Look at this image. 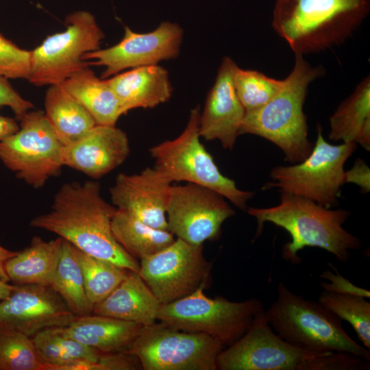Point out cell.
Listing matches in <instances>:
<instances>
[{
  "label": "cell",
  "mask_w": 370,
  "mask_h": 370,
  "mask_svg": "<svg viewBox=\"0 0 370 370\" xmlns=\"http://www.w3.org/2000/svg\"><path fill=\"white\" fill-rule=\"evenodd\" d=\"M116 208L100 194L98 182L64 184L51 210L30 222L34 227L55 233L92 256L139 272L140 263L114 238L111 221Z\"/></svg>",
  "instance_id": "obj_1"
},
{
  "label": "cell",
  "mask_w": 370,
  "mask_h": 370,
  "mask_svg": "<svg viewBox=\"0 0 370 370\" xmlns=\"http://www.w3.org/2000/svg\"><path fill=\"white\" fill-rule=\"evenodd\" d=\"M32 338L42 362V370H56L69 362L57 340L54 327L44 329Z\"/></svg>",
  "instance_id": "obj_34"
},
{
  "label": "cell",
  "mask_w": 370,
  "mask_h": 370,
  "mask_svg": "<svg viewBox=\"0 0 370 370\" xmlns=\"http://www.w3.org/2000/svg\"><path fill=\"white\" fill-rule=\"evenodd\" d=\"M320 276L330 281V282H322L321 283V286L324 291L338 294L358 295L367 299L370 297L369 291L356 286L337 271L334 273L326 270Z\"/></svg>",
  "instance_id": "obj_35"
},
{
  "label": "cell",
  "mask_w": 370,
  "mask_h": 370,
  "mask_svg": "<svg viewBox=\"0 0 370 370\" xmlns=\"http://www.w3.org/2000/svg\"><path fill=\"white\" fill-rule=\"evenodd\" d=\"M210 269L203 245L177 238L164 249L140 260L138 273L160 303L166 304L205 287Z\"/></svg>",
  "instance_id": "obj_13"
},
{
  "label": "cell",
  "mask_w": 370,
  "mask_h": 370,
  "mask_svg": "<svg viewBox=\"0 0 370 370\" xmlns=\"http://www.w3.org/2000/svg\"><path fill=\"white\" fill-rule=\"evenodd\" d=\"M45 106V114L64 145L76 142L97 125L86 109L60 84L50 85Z\"/></svg>",
  "instance_id": "obj_26"
},
{
  "label": "cell",
  "mask_w": 370,
  "mask_h": 370,
  "mask_svg": "<svg viewBox=\"0 0 370 370\" xmlns=\"http://www.w3.org/2000/svg\"><path fill=\"white\" fill-rule=\"evenodd\" d=\"M105 79L123 114L135 108H154L169 100L173 92L168 71L158 64L131 69Z\"/></svg>",
  "instance_id": "obj_20"
},
{
  "label": "cell",
  "mask_w": 370,
  "mask_h": 370,
  "mask_svg": "<svg viewBox=\"0 0 370 370\" xmlns=\"http://www.w3.org/2000/svg\"><path fill=\"white\" fill-rule=\"evenodd\" d=\"M8 106L18 119L33 108V104L23 98L10 82L0 76V107Z\"/></svg>",
  "instance_id": "obj_36"
},
{
  "label": "cell",
  "mask_w": 370,
  "mask_h": 370,
  "mask_svg": "<svg viewBox=\"0 0 370 370\" xmlns=\"http://www.w3.org/2000/svg\"><path fill=\"white\" fill-rule=\"evenodd\" d=\"M225 347L208 334L155 322L142 327L126 352L137 357L144 370H216Z\"/></svg>",
  "instance_id": "obj_10"
},
{
  "label": "cell",
  "mask_w": 370,
  "mask_h": 370,
  "mask_svg": "<svg viewBox=\"0 0 370 370\" xmlns=\"http://www.w3.org/2000/svg\"><path fill=\"white\" fill-rule=\"evenodd\" d=\"M19 129L16 121L0 114V141L14 134Z\"/></svg>",
  "instance_id": "obj_39"
},
{
  "label": "cell",
  "mask_w": 370,
  "mask_h": 370,
  "mask_svg": "<svg viewBox=\"0 0 370 370\" xmlns=\"http://www.w3.org/2000/svg\"><path fill=\"white\" fill-rule=\"evenodd\" d=\"M234 214L225 197L210 188L193 183L171 187L167 230L190 244L217 239L222 224Z\"/></svg>",
  "instance_id": "obj_14"
},
{
  "label": "cell",
  "mask_w": 370,
  "mask_h": 370,
  "mask_svg": "<svg viewBox=\"0 0 370 370\" xmlns=\"http://www.w3.org/2000/svg\"><path fill=\"white\" fill-rule=\"evenodd\" d=\"M369 12L370 0H275L271 25L304 56L345 42Z\"/></svg>",
  "instance_id": "obj_2"
},
{
  "label": "cell",
  "mask_w": 370,
  "mask_h": 370,
  "mask_svg": "<svg viewBox=\"0 0 370 370\" xmlns=\"http://www.w3.org/2000/svg\"><path fill=\"white\" fill-rule=\"evenodd\" d=\"M76 317L91 314L93 306L84 287L82 272L73 245L62 238L58 264L50 286Z\"/></svg>",
  "instance_id": "obj_28"
},
{
  "label": "cell",
  "mask_w": 370,
  "mask_h": 370,
  "mask_svg": "<svg viewBox=\"0 0 370 370\" xmlns=\"http://www.w3.org/2000/svg\"><path fill=\"white\" fill-rule=\"evenodd\" d=\"M15 288V285H11L0 279V301L7 298Z\"/></svg>",
  "instance_id": "obj_41"
},
{
  "label": "cell",
  "mask_w": 370,
  "mask_h": 370,
  "mask_svg": "<svg viewBox=\"0 0 370 370\" xmlns=\"http://www.w3.org/2000/svg\"><path fill=\"white\" fill-rule=\"evenodd\" d=\"M130 153L125 132L115 125H96L76 142L64 146L62 162L97 179L123 164Z\"/></svg>",
  "instance_id": "obj_19"
},
{
  "label": "cell",
  "mask_w": 370,
  "mask_h": 370,
  "mask_svg": "<svg viewBox=\"0 0 370 370\" xmlns=\"http://www.w3.org/2000/svg\"><path fill=\"white\" fill-rule=\"evenodd\" d=\"M265 310V309H264ZM264 310L247 331L224 348L217 358L221 370H367L369 361L343 352H314L295 346L277 334Z\"/></svg>",
  "instance_id": "obj_4"
},
{
  "label": "cell",
  "mask_w": 370,
  "mask_h": 370,
  "mask_svg": "<svg viewBox=\"0 0 370 370\" xmlns=\"http://www.w3.org/2000/svg\"><path fill=\"white\" fill-rule=\"evenodd\" d=\"M1 370H42L33 340L20 332L0 328Z\"/></svg>",
  "instance_id": "obj_32"
},
{
  "label": "cell",
  "mask_w": 370,
  "mask_h": 370,
  "mask_svg": "<svg viewBox=\"0 0 370 370\" xmlns=\"http://www.w3.org/2000/svg\"><path fill=\"white\" fill-rule=\"evenodd\" d=\"M143 325L110 317H77L65 333L81 343L103 353L126 352Z\"/></svg>",
  "instance_id": "obj_22"
},
{
  "label": "cell",
  "mask_w": 370,
  "mask_h": 370,
  "mask_svg": "<svg viewBox=\"0 0 370 370\" xmlns=\"http://www.w3.org/2000/svg\"><path fill=\"white\" fill-rule=\"evenodd\" d=\"M319 303L341 321L348 322L364 347L370 348V302L363 297L323 291Z\"/></svg>",
  "instance_id": "obj_30"
},
{
  "label": "cell",
  "mask_w": 370,
  "mask_h": 370,
  "mask_svg": "<svg viewBox=\"0 0 370 370\" xmlns=\"http://www.w3.org/2000/svg\"><path fill=\"white\" fill-rule=\"evenodd\" d=\"M234 88L246 112L256 110L271 100L283 87L284 79H277L258 71L235 66Z\"/></svg>",
  "instance_id": "obj_31"
},
{
  "label": "cell",
  "mask_w": 370,
  "mask_h": 370,
  "mask_svg": "<svg viewBox=\"0 0 370 370\" xmlns=\"http://www.w3.org/2000/svg\"><path fill=\"white\" fill-rule=\"evenodd\" d=\"M354 183L362 193L370 190V169L367 164L358 158L353 167L344 173V183Z\"/></svg>",
  "instance_id": "obj_38"
},
{
  "label": "cell",
  "mask_w": 370,
  "mask_h": 370,
  "mask_svg": "<svg viewBox=\"0 0 370 370\" xmlns=\"http://www.w3.org/2000/svg\"><path fill=\"white\" fill-rule=\"evenodd\" d=\"M160 306L139 273L129 270L119 286L93 306L92 313L146 326L156 322Z\"/></svg>",
  "instance_id": "obj_21"
},
{
  "label": "cell",
  "mask_w": 370,
  "mask_h": 370,
  "mask_svg": "<svg viewBox=\"0 0 370 370\" xmlns=\"http://www.w3.org/2000/svg\"><path fill=\"white\" fill-rule=\"evenodd\" d=\"M0 370H1V368H0Z\"/></svg>",
  "instance_id": "obj_42"
},
{
  "label": "cell",
  "mask_w": 370,
  "mask_h": 370,
  "mask_svg": "<svg viewBox=\"0 0 370 370\" xmlns=\"http://www.w3.org/2000/svg\"><path fill=\"white\" fill-rule=\"evenodd\" d=\"M329 138L370 149V77L366 76L329 119Z\"/></svg>",
  "instance_id": "obj_23"
},
{
  "label": "cell",
  "mask_w": 370,
  "mask_h": 370,
  "mask_svg": "<svg viewBox=\"0 0 370 370\" xmlns=\"http://www.w3.org/2000/svg\"><path fill=\"white\" fill-rule=\"evenodd\" d=\"M295 57L283 87L263 106L247 112L240 130V134H251L271 141L292 163L304 160L312 149L303 108L310 84L324 75L322 66H312L302 55Z\"/></svg>",
  "instance_id": "obj_5"
},
{
  "label": "cell",
  "mask_w": 370,
  "mask_h": 370,
  "mask_svg": "<svg viewBox=\"0 0 370 370\" xmlns=\"http://www.w3.org/2000/svg\"><path fill=\"white\" fill-rule=\"evenodd\" d=\"M18 119L19 129L0 141V160L18 178L40 188L64 166V145L44 112L28 111Z\"/></svg>",
  "instance_id": "obj_12"
},
{
  "label": "cell",
  "mask_w": 370,
  "mask_h": 370,
  "mask_svg": "<svg viewBox=\"0 0 370 370\" xmlns=\"http://www.w3.org/2000/svg\"><path fill=\"white\" fill-rule=\"evenodd\" d=\"M236 65L231 58H223L200 112L199 125L200 137L207 140H218L224 149L230 150L241 135L246 114L234 85L233 74Z\"/></svg>",
  "instance_id": "obj_18"
},
{
  "label": "cell",
  "mask_w": 370,
  "mask_h": 370,
  "mask_svg": "<svg viewBox=\"0 0 370 370\" xmlns=\"http://www.w3.org/2000/svg\"><path fill=\"white\" fill-rule=\"evenodd\" d=\"M30 51L18 47L0 33V76L28 79Z\"/></svg>",
  "instance_id": "obj_33"
},
{
  "label": "cell",
  "mask_w": 370,
  "mask_h": 370,
  "mask_svg": "<svg viewBox=\"0 0 370 370\" xmlns=\"http://www.w3.org/2000/svg\"><path fill=\"white\" fill-rule=\"evenodd\" d=\"M247 212L257 221L256 237L266 222L289 233L291 240L284 245L282 256L293 264L301 262L297 253L306 247L325 249L341 262L348 260L350 251L360 247V241L343 227L350 214L343 209L331 210L306 198L282 193L278 206L249 208Z\"/></svg>",
  "instance_id": "obj_3"
},
{
  "label": "cell",
  "mask_w": 370,
  "mask_h": 370,
  "mask_svg": "<svg viewBox=\"0 0 370 370\" xmlns=\"http://www.w3.org/2000/svg\"><path fill=\"white\" fill-rule=\"evenodd\" d=\"M111 227L116 241L136 259L151 256L175 241L169 230L149 226L116 208Z\"/></svg>",
  "instance_id": "obj_27"
},
{
  "label": "cell",
  "mask_w": 370,
  "mask_h": 370,
  "mask_svg": "<svg viewBox=\"0 0 370 370\" xmlns=\"http://www.w3.org/2000/svg\"><path fill=\"white\" fill-rule=\"evenodd\" d=\"M97 362L99 370H134L142 369L137 357L127 352L102 353Z\"/></svg>",
  "instance_id": "obj_37"
},
{
  "label": "cell",
  "mask_w": 370,
  "mask_h": 370,
  "mask_svg": "<svg viewBox=\"0 0 370 370\" xmlns=\"http://www.w3.org/2000/svg\"><path fill=\"white\" fill-rule=\"evenodd\" d=\"M87 297L94 306L108 297L125 278L128 269L88 255L73 245Z\"/></svg>",
  "instance_id": "obj_29"
},
{
  "label": "cell",
  "mask_w": 370,
  "mask_h": 370,
  "mask_svg": "<svg viewBox=\"0 0 370 370\" xmlns=\"http://www.w3.org/2000/svg\"><path fill=\"white\" fill-rule=\"evenodd\" d=\"M200 287L192 294L173 302L161 304L157 320L180 330L203 333L228 347L249 328L264 308L256 299L232 301L221 297L214 299Z\"/></svg>",
  "instance_id": "obj_8"
},
{
  "label": "cell",
  "mask_w": 370,
  "mask_h": 370,
  "mask_svg": "<svg viewBox=\"0 0 370 370\" xmlns=\"http://www.w3.org/2000/svg\"><path fill=\"white\" fill-rule=\"evenodd\" d=\"M356 147L352 143L337 145L328 143L319 124L310 154L297 164L273 168L271 180L262 189L275 188L281 193L302 197L330 208L338 203L344 184V165Z\"/></svg>",
  "instance_id": "obj_9"
},
{
  "label": "cell",
  "mask_w": 370,
  "mask_h": 370,
  "mask_svg": "<svg viewBox=\"0 0 370 370\" xmlns=\"http://www.w3.org/2000/svg\"><path fill=\"white\" fill-rule=\"evenodd\" d=\"M60 84L86 109L97 125L114 126L123 114L106 79L98 78L88 66L75 72Z\"/></svg>",
  "instance_id": "obj_24"
},
{
  "label": "cell",
  "mask_w": 370,
  "mask_h": 370,
  "mask_svg": "<svg viewBox=\"0 0 370 370\" xmlns=\"http://www.w3.org/2000/svg\"><path fill=\"white\" fill-rule=\"evenodd\" d=\"M16 251L8 250L0 245V279L5 282L10 281L4 268L7 260L14 256Z\"/></svg>",
  "instance_id": "obj_40"
},
{
  "label": "cell",
  "mask_w": 370,
  "mask_h": 370,
  "mask_svg": "<svg viewBox=\"0 0 370 370\" xmlns=\"http://www.w3.org/2000/svg\"><path fill=\"white\" fill-rule=\"evenodd\" d=\"M171 182L158 170L119 173L110 188L116 208L153 227L167 230L166 207Z\"/></svg>",
  "instance_id": "obj_17"
},
{
  "label": "cell",
  "mask_w": 370,
  "mask_h": 370,
  "mask_svg": "<svg viewBox=\"0 0 370 370\" xmlns=\"http://www.w3.org/2000/svg\"><path fill=\"white\" fill-rule=\"evenodd\" d=\"M76 317L49 286L15 284L12 293L0 301V328L29 337L48 328L67 326Z\"/></svg>",
  "instance_id": "obj_16"
},
{
  "label": "cell",
  "mask_w": 370,
  "mask_h": 370,
  "mask_svg": "<svg viewBox=\"0 0 370 370\" xmlns=\"http://www.w3.org/2000/svg\"><path fill=\"white\" fill-rule=\"evenodd\" d=\"M66 29L30 51L28 80L35 86L59 84L88 66L83 56L99 49L104 34L94 16L79 10L67 16Z\"/></svg>",
  "instance_id": "obj_11"
},
{
  "label": "cell",
  "mask_w": 370,
  "mask_h": 370,
  "mask_svg": "<svg viewBox=\"0 0 370 370\" xmlns=\"http://www.w3.org/2000/svg\"><path fill=\"white\" fill-rule=\"evenodd\" d=\"M62 238L45 241L34 236L29 246L6 260L5 273L16 284L50 286L59 258Z\"/></svg>",
  "instance_id": "obj_25"
},
{
  "label": "cell",
  "mask_w": 370,
  "mask_h": 370,
  "mask_svg": "<svg viewBox=\"0 0 370 370\" xmlns=\"http://www.w3.org/2000/svg\"><path fill=\"white\" fill-rule=\"evenodd\" d=\"M267 310V320L281 338L314 352H343L370 361L369 349L354 341L342 321L320 303L293 293L282 283Z\"/></svg>",
  "instance_id": "obj_6"
},
{
  "label": "cell",
  "mask_w": 370,
  "mask_h": 370,
  "mask_svg": "<svg viewBox=\"0 0 370 370\" xmlns=\"http://www.w3.org/2000/svg\"><path fill=\"white\" fill-rule=\"evenodd\" d=\"M200 108L190 110L184 131L177 138L149 149L155 169L171 182H187L210 188L245 210L254 193L239 189L235 182L223 175L213 158L200 142L199 132Z\"/></svg>",
  "instance_id": "obj_7"
},
{
  "label": "cell",
  "mask_w": 370,
  "mask_h": 370,
  "mask_svg": "<svg viewBox=\"0 0 370 370\" xmlns=\"http://www.w3.org/2000/svg\"><path fill=\"white\" fill-rule=\"evenodd\" d=\"M184 31L180 25L162 22L147 33H138L125 26L123 38L106 49L88 52L83 56L87 64L105 68L101 79H107L127 69L158 64L176 58L180 52Z\"/></svg>",
  "instance_id": "obj_15"
}]
</instances>
